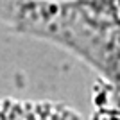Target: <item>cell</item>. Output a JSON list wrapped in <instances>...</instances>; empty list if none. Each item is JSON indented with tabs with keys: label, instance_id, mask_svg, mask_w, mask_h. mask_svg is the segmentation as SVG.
Listing matches in <instances>:
<instances>
[{
	"label": "cell",
	"instance_id": "6da1fadb",
	"mask_svg": "<svg viewBox=\"0 0 120 120\" xmlns=\"http://www.w3.org/2000/svg\"><path fill=\"white\" fill-rule=\"evenodd\" d=\"M0 18L74 52L120 90V0H0Z\"/></svg>",
	"mask_w": 120,
	"mask_h": 120
},
{
	"label": "cell",
	"instance_id": "7a4b0ae2",
	"mask_svg": "<svg viewBox=\"0 0 120 120\" xmlns=\"http://www.w3.org/2000/svg\"><path fill=\"white\" fill-rule=\"evenodd\" d=\"M0 120H79L65 106L49 102L0 100Z\"/></svg>",
	"mask_w": 120,
	"mask_h": 120
}]
</instances>
